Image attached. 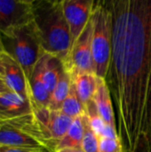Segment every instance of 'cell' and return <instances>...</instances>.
Returning a JSON list of instances; mask_svg holds the SVG:
<instances>
[{
    "mask_svg": "<svg viewBox=\"0 0 151 152\" xmlns=\"http://www.w3.org/2000/svg\"><path fill=\"white\" fill-rule=\"evenodd\" d=\"M38 61L42 69L43 81L51 94L63 71L62 61L57 57L46 53L42 54Z\"/></svg>",
    "mask_w": 151,
    "mask_h": 152,
    "instance_id": "obj_13",
    "label": "cell"
},
{
    "mask_svg": "<svg viewBox=\"0 0 151 152\" xmlns=\"http://www.w3.org/2000/svg\"><path fill=\"white\" fill-rule=\"evenodd\" d=\"M93 37L92 51L94 73L99 77L106 78L112 57L113 14L106 3L95 4L92 15Z\"/></svg>",
    "mask_w": 151,
    "mask_h": 152,
    "instance_id": "obj_4",
    "label": "cell"
},
{
    "mask_svg": "<svg viewBox=\"0 0 151 152\" xmlns=\"http://www.w3.org/2000/svg\"><path fill=\"white\" fill-rule=\"evenodd\" d=\"M93 103L100 117L106 124L116 128L113 105L110 98V93L107 86L106 79L103 77L97 78V89L93 96Z\"/></svg>",
    "mask_w": 151,
    "mask_h": 152,
    "instance_id": "obj_12",
    "label": "cell"
},
{
    "mask_svg": "<svg viewBox=\"0 0 151 152\" xmlns=\"http://www.w3.org/2000/svg\"><path fill=\"white\" fill-rule=\"evenodd\" d=\"M4 53L14 59L29 80L35 66L44 53L34 21L0 34Z\"/></svg>",
    "mask_w": 151,
    "mask_h": 152,
    "instance_id": "obj_3",
    "label": "cell"
},
{
    "mask_svg": "<svg viewBox=\"0 0 151 152\" xmlns=\"http://www.w3.org/2000/svg\"><path fill=\"white\" fill-rule=\"evenodd\" d=\"M61 3L74 42L90 21L95 3L92 0H62Z\"/></svg>",
    "mask_w": 151,
    "mask_h": 152,
    "instance_id": "obj_8",
    "label": "cell"
},
{
    "mask_svg": "<svg viewBox=\"0 0 151 152\" xmlns=\"http://www.w3.org/2000/svg\"><path fill=\"white\" fill-rule=\"evenodd\" d=\"M32 105L29 101L13 92L0 94V119L12 120L32 113Z\"/></svg>",
    "mask_w": 151,
    "mask_h": 152,
    "instance_id": "obj_11",
    "label": "cell"
},
{
    "mask_svg": "<svg viewBox=\"0 0 151 152\" xmlns=\"http://www.w3.org/2000/svg\"><path fill=\"white\" fill-rule=\"evenodd\" d=\"M99 152H124L121 139L100 138Z\"/></svg>",
    "mask_w": 151,
    "mask_h": 152,
    "instance_id": "obj_19",
    "label": "cell"
},
{
    "mask_svg": "<svg viewBox=\"0 0 151 152\" xmlns=\"http://www.w3.org/2000/svg\"><path fill=\"white\" fill-rule=\"evenodd\" d=\"M33 21L43 51L62 61L71 48L73 39L61 1H33Z\"/></svg>",
    "mask_w": 151,
    "mask_h": 152,
    "instance_id": "obj_2",
    "label": "cell"
},
{
    "mask_svg": "<svg viewBox=\"0 0 151 152\" xmlns=\"http://www.w3.org/2000/svg\"><path fill=\"white\" fill-rule=\"evenodd\" d=\"M0 76L12 92L30 102L28 80L25 72L14 59L4 52L0 54Z\"/></svg>",
    "mask_w": 151,
    "mask_h": 152,
    "instance_id": "obj_9",
    "label": "cell"
},
{
    "mask_svg": "<svg viewBox=\"0 0 151 152\" xmlns=\"http://www.w3.org/2000/svg\"><path fill=\"white\" fill-rule=\"evenodd\" d=\"M36 151H38V150H31V149H23L17 148L8 145L0 144V152H36ZM49 152V151H47Z\"/></svg>",
    "mask_w": 151,
    "mask_h": 152,
    "instance_id": "obj_20",
    "label": "cell"
},
{
    "mask_svg": "<svg viewBox=\"0 0 151 152\" xmlns=\"http://www.w3.org/2000/svg\"><path fill=\"white\" fill-rule=\"evenodd\" d=\"M55 152H85L81 148H63L57 150Z\"/></svg>",
    "mask_w": 151,
    "mask_h": 152,
    "instance_id": "obj_23",
    "label": "cell"
},
{
    "mask_svg": "<svg viewBox=\"0 0 151 152\" xmlns=\"http://www.w3.org/2000/svg\"><path fill=\"white\" fill-rule=\"evenodd\" d=\"M36 152H47V151H36Z\"/></svg>",
    "mask_w": 151,
    "mask_h": 152,
    "instance_id": "obj_26",
    "label": "cell"
},
{
    "mask_svg": "<svg viewBox=\"0 0 151 152\" xmlns=\"http://www.w3.org/2000/svg\"><path fill=\"white\" fill-rule=\"evenodd\" d=\"M85 115L74 118L67 134L58 143L55 151L63 148H81L85 134Z\"/></svg>",
    "mask_w": 151,
    "mask_h": 152,
    "instance_id": "obj_15",
    "label": "cell"
},
{
    "mask_svg": "<svg viewBox=\"0 0 151 152\" xmlns=\"http://www.w3.org/2000/svg\"><path fill=\"white\" fill-rule=\"evenodd\" d=\"M0 144L17 148L49 151L40 142L21 129L12 125L8 121H4L0 126Z\"/></svg>",
    "mask_w": 151,
    "mask_h": 152,
    "instance_id": "obj_10",
    "label": "cell"
},
{
    "mask_svg": "<svg viewBox=\"0 0 151 152\" xmlns=\"http://www.w3.org/2000/svg\"><path fill=\"white\" fill-rule=\"evenodd\" d=\"M8 92H12V91L9 89V87L6 86V84L4 83V81L3 80V78L0 76V94H5V93H8Z\"/></svg>",
    "mask_w": 151,
    "mask_h": 152,
    "instance_id": "obj_22",
    "label": "cell"
},
{
    "mask_svg": "<svg viewBox=\"0 0 151 152\" xmlns=\"http://www.w3.org/2000/svg\"><path fill=\"white\" fill-rule=\"evenodd\" d=\"M133 152H151V142L146 138L142 139Z\"/></svg>",
    "mask_w": 151,
    "mask_h": 152,
    "instance_id": "obj_21",
    "label": "cell"
},
{
    "mask_svg": "<svg viewBox=\"0 0 151 152\" xmlns=\"http://www.w3.org/2000/svg\"><path fill=\"white\" fill-rule=\"evenodd\" d=\"M4 121H3V120H1V119H0V126L4 124Z\"/></svg>",
    "mask_w": 151,
    "mask_h": 152,
    "instance_id": "obj_25",
    "label": "cell"
},
{
    "mask_svg": "<svg viewBox=\"0 0 151 152\" xmlns=\"http://www.w3.org/2000/svg\"><path fill=\"white\" fill-rule=\"evenodd\" d=\"M72 86V78L63 68L61 77L50 94L48 109L51 110H60L62 103L68 97Z\"/></svg>",
    "mask_w": 151,
    "mask_h": 152,
    "instance_id": "obj_16",
    "label": "cell"
},
{
    "mask_svg": "<svg viewBox=\"0 0 151 152\" xmlns=\"http://www.w3.org/2000/svg\"><path fill=\"white\" fill-rule=\"evenodd\" d=\"M32 114L39 129L42 142L50 152H54L60 141L67 134L73 118L61 110H51L48 108H35Z\"/></svg>",
    "mask_w": 151,
    "mask_h": 152,
    "instance_id": "obj_5",
    "label": "cell"
},
{
    "mask_svg": "<svg viewBox=\"0 0 151 152\" xmlns=\"http://www.w3.org/2000/svg\"><path fill=\"white\" fill-rule=\"evenodd\" d=\"M33 21V1L0 0V34Z\"/></svg>",
    "mask_w": 151,
    "mask_h": 152,
    "instance_id": "obj_7",
    "label": "cell"
},
{
    "mask_svg": "<svg viewBox=\"0 0 151 152\" xmlns=\"http://www.w3.org/2000/svg\"><path fill=\"white\" fill-rule=\"evenodd\" d=\"M118 135L127 152L151 142V0L109 3Z\"/></svg>",
    "mask_w": 151,
    "mask_h": 152,
    "instance_id": "obj_1",
    "label": "cell"
},
{
    "mask_svg": "<svg viewBox=\"0 0 151 152\" xmlns=\"http://www.w3.org/2000/svg\"><path fill=\"white\" fill-rule=\"evenodd\" d=\"M93 28V20L91 18L85 29L73 42L68 55L62 61L63 68L71 77L72 80L82 74L94 73L92 51Z\"/></svg>",
    "mask_w": 151,
    "mask_h": 152,
    "instance_id": "obj_6",
    "label": "cell"
},
{
    "mask_svg": "<svg viewBox=\"0 0 151 152\" xmlns=\"http://www.w3.org/2000/svg\"><path fill=\"white\" fill-rule=\"evenodd\" d=\"M4 47H3V45H2V41H1V37H0V54L2 53H4Z\"/></svg>",
    "mask_w": 151,
    "mask_h": 152,
    "instance_id": "obj_24",
    "label": "cell"
},
{
    "mask_svg": "<svg viewBox=\"0 0 151 152\" xmlns=\"http://www.w3.org/2000/svg\"><path fill=\"white\" fill-rule=\"evenodd\" d=\"M97 78L98 77L94 73H88L79 75L72 80L76 93L85 109L93 102L97 89Z\"/></svg>",
    "mask_w": 151,
    "mask_h": 152,
    "instance_id": "obj_14",
    "label": "cell"
},
{
    "mask_svg": "<svg viewBox=\"0 0 151 152\" xmlns=\"http://www.w3.org/2000/svg\"><path fill=\"white\" fill-rule=\"evenodd\" d=\"M100 138L89 126L87 118L85 115V134L81 144V149L85 152H99Z\"/></svg>",
    "mask_w": 151,
    "mask_h": 152,
    "instance_id": "obj_18",
    "label": "cell"
},
{
    "mask_svg": "<svg viewBox=\"0 0 151 152\" xmlns=\"http://www.w3.org/2000/svg\"><path fill=\"white\" fill-rule=\"evenodd\" d=\"M60 110L63 114H65L66 116H68L73 119L77 117L85 115V109L84 105L82 104V102H80L77 93H76L75 86L73 85V81H72L70 92H69L68 97L66 98V100L64 101V102L62 103Z\"/></svg>",
    "mask_w": 151,
    "mask_h": 152,
    "instance_id": "obj_17",
    "label": "cell"
}]
</instances>
